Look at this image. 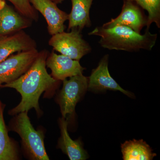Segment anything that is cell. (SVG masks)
Listing matches in <instances>:
<instances>
[{
	"label": "cell",
	"mask_w": 160,
	"mask_h": 160,
	"mask_svg": "<svg viewBox=\"0 0 160 160\" xmlns=\"http://www.w3.org/2000/svg\"><path fill=\"white\" fill-rule=\"evenodd\" d=\"M68 120L62 117L59 120L61 137L58 141V148L68 156L71 160H84L88 158L87 152L84 149L80 140L72 139L68 133Z\"/></svg>",
	"instance_id": "obj_13"
},
{
	"label": "cell",
	"mask_w": 160,
	"mask_h": 160,
	"mask_svg": "<svg viewBox=\"0 0 160 160\" xmlns=\"http://www.w3.org/2000/svg\"><path fill=\"white\" fill-rule=\"evenodd\" d=\"M88 34L100 37L99 43L103 48L128 52L140 49L150 51L155 45L158 38L157 34H152L149 29H146L145 34L142 35L124 26L109 29L98 26Z\"/></svg>",
	"instance_id": "obj_2"
},
{
	"label": "cell",
	"mask_w": 160,
	"mask_h": 160,
	"mask_svg": "<svg viewBox=\"0 0 160 160\" xmlns=\"http://www.w3.org/2000/svg\"><path fill=\"white\" fill-rule=\"evenodd\" d=\"M35 48H37L35 42L23 30L0 37V62L15 52Z\"/></svg>",
	"instance_id": "obj_11"
},
{
	"label": "cell",
	"mask_w": 160,
	"mask_h": 160,
	"mask_svg": "<svg viewBox=\"0 0 160 160\" xmlns=\"http://www.w3.org/2000/svg\"><path fill=\"white\" fill-rule=\"evenodd\" d=\"M134 2L149 13L147 18V28L149 29L150 25L155 23L158 28L160 27V0H126Z\"/></svg>",
	"instance_id": "obj_17"
},
{
	"label": "cell",
	"mask_w": 160,
	"mask_h": 160,
	"mask_svg": "<svg viewBox=\"0 0 160 160\" xmlns=\"http://www.w3.org/2000/svg\"><path fill=\"white\" fill-rule=\"evenodd\" d=\"M32 20L5 4L0 9V37L22 30L31 26Z\"/></svg>",
	"instance_id": "obj_12"
},
{
	"label": "cell",
	"mask_w": 160,
	"mask_h": 160,
	"mask_svg": "<svg viewBox=\"0 0 160 160\" xmlns=\"http://www.w3.org/2000/svg\"><path fill=\"white\" fill-rule=\"evenodd\" d=\"M48 54L49 52L46 50L39 52L34 62L24 74L13 82L1 86L15 89L22 96L19 104L9 110L10 115L28 112L32 108L38 114H41L39 104L40 96L44 91L54 87L58 82L46 70V60Z\"/></svg>",
	"instance_id": "obj_1"
},
{
	"label": "cell",
	"mask_w": 160,
	"mask_h": 160,
	"mask_svg": "<svg viewBox=\"0 0 160 160\" xmlns=\"http://www.w3.org/2000/svg\"><path fill=\"white\" fill-rule=\"evenodd\" d=\"M21 15L32 21L37 22L38 14L29 0H8Z\"/></svg>",
	"instance_id": "obj_18"
},
{
	"label": "cell",
	"mask_w": 160,
	"mask_h": 160,
	"mask_svg": "<svg viewBox=\"0 0 160 160\" xmlns=\"http://www.w3.org/2000/svg\"><path fill=\"white\" fill-rule=\"evenodd\" d=\"M46 66L51 69L52 77L58 81L82 74L85 69L81 66L79 61L62 54H56L53 51L48 55Z\"/></svg>",
	"instance_id": "obj_10"
},
{
	"label": "cell",
	"mask_w": 160,
	"mask_h": 160,
	"mask_svg": "<svg viewBox=\"0 0 160 160\" xmlns=\"http://www.w3.org/2000/svg\"><path fill=\"white\" fill-rule=\"evenodd\" d=\"M38 53L37 48L20 52L0 62V87L24 74L34 62Z\"/></svg>",
	"instance_id": "obj_6"
},
{
	"label": "cell",
	"mask_w": 160,
	"mask_h": 160,
	"mask_svg": "<svg viewBox=\"0 0 160 160\" xmlns=\"http://www.w3.org/2000/svg\"><path fill=\"white\" fill-rule=\"evenodd\" d=\"M5 107L0 100V160H18V150L14 141L9 136L4 121Z\"/></svg>",
	"instance_id": "obj_16"
},
{
	"label": "cell",
	"mask_w": 160,
	"mask_h": 160,
	"mask_svg": "<svg viewBox=\"0 0 160 160\" xmlns=\"http://www.w3.org/2000/svg\"><path fill=\"white\" fill-rule=\"evenodd\" d=\"M93 0H71L72 9L69 14L68 30L76 29L80 31L91 26L89 12Z\"/></svg>",
	"instance_id": "obj_14"
},
{
	"label": "cell",
	"mask_w": 160,
	"mask_h": 160,
	"mask_svg": "<svg viewBox=\"0 0 160 160\" xmlns=\"http://www.w3.org/2000/svg\"><path fill=\"white\" fill-rule=\"evenodd\" d=\"M6 4V2L4 0H0V9L2 8Z\"/></svg>",
	"instance_id": "obj_19"
},
{
	"label": "cell",
	"mask_w": 160,
	"mask_h": 160,
	"mask_svg": "<svg viewBox=\"0 0 160 160\" xmlns=\"http://www.w3.org/2000/svg\"><path fill=\"white\" fill-rule=\"evenodd\" d=\"M88 78L83 73L63 81V87L58 96L62 117L69 120L73 116L76 106L88 89Z\"/></svg>",
	"instance_id": "obj_4"
},
{
	"label": "cell",
	"mask_w": 160,
	"mask_h": 160,
	"mask_svg": "<svg viewBox=\"0 0 160 160\" xmlns=\"http://www.w3.org/2000/svg\"><path fill=\"white\" fill-rule=\"evenodd\" d=\"M36 10L41 12L47 24L49 34L63 32L66 29L64 23L68 20L69 14L59 9L51 0H29Z\"/></svg>",
	"instance_id": "obj_9"
},
{
	"label": "cell",
	"mask_w": 160,
	"mask_h": 160,
	"mask_svg": "<svg viewBox=\"0 0 160 160\" xmlns=\"http://www.w3.org/2000/svg\"><path fill=\"white\" fill-rule=\"evenodd\" d=\"M52 2H54L56 4H58V3H61L63 2L64 0H51Z\"/></svg>",
	"instance_id": "obj_20"
},
{
	"label": "cell",
	"mask_w": 160,
	"mask_h": 160,
	"mask_svg": "<svg viewBox=\"0 0 160 160\" xmlns=\"http://www.w3.org/2000/svg\"><path fill=\"white\" fill-rule=\"evenodd\" d=\"M124 160H151L156 156L142 140L126 141L121 146Z\"/></svg>",
	"instance_id": "obj_15"
},
{
	"label": "cell",
	"mask_w": 160,
	"mask_h": 160,
	"mask_svg": "<svg viewBox=\"0 0 160 160\" xmlns=\"http://www.w3.org/2000/svg\"><path fill=\"white\" fill-rule=\"evenodd\" d=\"M147 22V19L138 5L134 2L124 0L122 11L118 16L105 23L102 27L109 29L118 26H126L140 33L143 27L146 26Z\"/></svg>",
	"instance_id": "obj_8"
},
{
	"label": "cell",
	"mask_w": 160,
	"mask_h": 160,
	"mask_svg": "<svg viewBox=\"0 0 160 160\" xmlns=\"http://www.w3.org/2000/svg\"><path fill=\"white\" fill-rule=\"evenodd\" d=\"M10 130L15 132L22 139V146L30 159L49 160L44 144L42 130L33 128L28 116V112L15 115L9 123Z\"/></svg>",
	"instance_id": "obj_3"
},
{
	"label": "cell",
	"mask_w": 160,
	"mask_h": 160,
	"mask_svg": "<svg viewBox=\"0 0 160 160\" xmlns=\"http://www.w3.org/2000/svg\"><path fill=\"white\" fill-rule=\"evenodd\" d=\"M81 32L73 29L70 32L64 31L53 35L49 40V45L61 54L79 61L91 51V47L83 39Z\"/></svg>",
	"instance_id": "obj_5"
},
{
	"label": "cell",
	"mask_w": 160,
	"mask_h": 160,
	"mask_svg": "<svg viewBox=\"0 0 160 160\" xmlns=\"http://www.w3.org/2000/svg\"><path fill=\"white\" fill-rule=\"evenodd\" d=\"M109 58L108 54L104 56L97 68L92 70L88 77V89L94 91H119L129 97L134 98L133 93L122 89L110 75L108 69Z\"/></svg>",
	"instance_id": "obj_7"
}]
</instances>
